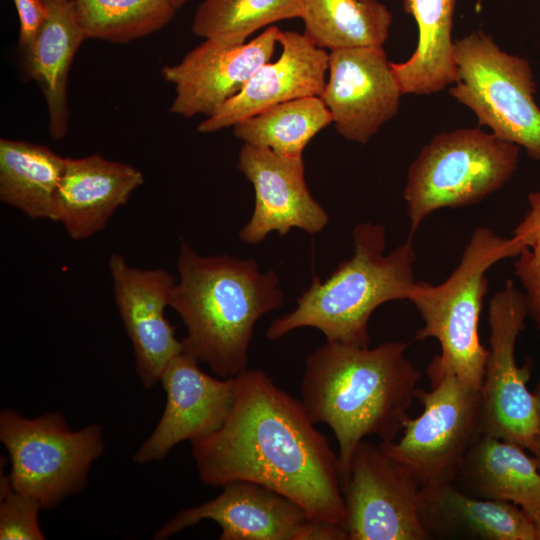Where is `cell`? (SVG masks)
<instances>
[{
  "label": "cell",
  "mask_w": 540,
  "mask_h": 540,
  "mask_svg": "<svg viewBox=\"0 0 540 540\" xmlns=\"http://www.w3.org/2000/svg\"><path fill=\"white\" fill-rule=\"evenodd\" d=\"M235 383L222 427L190 442L201 481L212 487L255 482L290 498L315 519L343 525L338 457L301 400L259 369L244 370Z\"/></svg>",
  "instance_id": "1"
},
{
  "label": "cell",
  "mask_w": 540,
  "mask_h": 540,
  "mask_svg": "<svg viewBox=\"0 0 540 540\" xmlns=\"http://www.w3.org/2000/svg\"><path fill=\"white\" fill-rule=\"evenodd\" d=\"M407 348L403 341L374 348L326 342L305 359L301 402L315 424L335 434L342 487L366 436L392 442L403 430L421 378Z\"/></svg>",
  "instance_id": "2"
},
{
  "label": "cell",
  "mask_w": 540,
  "mask_h": 540,
  "mask_svg": "<svg viewBox=\"0 0 540 540\" xmlns=\"http://www.w3.org/2000/svg\"><path fill=\"white\" fill-rule=\"evenodd\" d=\"M177 268L170 307L186 327L184 351L217 376L235 377L247 369L257 320L283 304L278 275L262 273L254 260L201 256L185 242Z\"/></svg>",
  "instance_id": "3"
},
{
  "label": "cell",
  "mask_w": 540,
  "mask_h": 540,
  "mask_svg": "<svg viewBox=\"0 0 540 540\" xmlns=\"http://www.w3.org/2000/svg\"><path fill=\"white\" fill-rule=\"evenodd\" d=\"M385 228L370 222L353 229V256L342 261L324 281L314 277L311 286L290 313L277 318L266 332L277 340L302 327L320 330L326 342L369 346L368 323L382 304L407 300L416 283L414 235L384 254Z\"/></svg>",
  "instance_id": "4"
},
{
  "label": "cell",
  "mask_w": 540,
  "mask_h": 540,
  "mask_svg": "<svg viewBox=\"0 0 540 540\" xmlns=\"http://www.w3.org/2000/svg\"><path fill=\"white\" fill-rule=\"evenodd\" d=\"M520 250L513 236L501 237L489 227H478L451 275L438 285L416 281L408 299L423 321L415 340L437 339L441 353L433 359L476 389L481 388L488 353L479 338L486 273L498 261L517 257Z\"/></svg>",
  "instance_id": "5"
},
{
  "label": "cell",
  "mask_w": 540,
  "mask_h": 540,
  "mask_svg": "<svg viewBox=\"0 0 540 540\" xmlns=\"http://www.w3.org/2000/svg\"><path fill=\"white\" fill-rule=\"evenodd\" d=\"M519 152L518 145L479 128L435 135L407 172L410 234L436 210L473 205L502 188L517 169Z\"/></svg>",
  "instance_id": "6"
},
{
  "label": "cell",
  "mask_w": 540,
  "mask_h": 540,
  "mask_svg": "<svg viewBox=\"0 0 540 540\" xmlns=\"http://www.w3.org/2000/svg\"><path fill=\"white\" fill-rule=\"evenodd\" d=\"M458 78L451 96L468 107L479 125L540 161V108L529 62L509 54L482 30L455 41Z\"/></svg>",
  "instance_id": "7"
},
{
  "label": "cell",
  "mask_w": 540,
  "mask_h": 540,
  "mask_svg": "<svg viewBox=\"0 0 540 540\" xmlns=\"http://www.w3.org/2000/svg\"><path fill=\"white\" fill-rule=\"evenodd\" d=\"M0 440L10 456L12 488L37 500L42 509L79 493L92 463L105 449L100 424L73 431L60 412L26 418L4 409Z\"/></svg>",
  "instance_id": "8"
},
{
  "label": "cell",
  "mask_w": 540,
  "mask_h": 540,
  "mask_svg": "<svg viewBox=\"0 0 540 540\" xmlns=\"http://www.w3.org/2000/svg\"><path fill=\"white\" fill-rule=\"evenodd\" d=\"M430 389H417L422 405L408 417L399 440L381 442V449L402 463L422 487L453 482L459 465L481 435V393L434 359L427 368Z\"/></svg>",
  "instance_id": "9"
},
{
  "label": "cell",
  "mask_w": 540,
  "mask_h": 540,
  "mask_svg": "<svg viewBox=\"0 0 540 540\" xmlns=\"http://www.w3.org/2000/svg\"><path fill=\"white\" fill-rule=\"evenodd\" d=\"M527 317L523 291L507 279L488 306L490 337L480 388V431L531 452L538 436L534 398L527 387L532 362L527 359L520 367L515 358Z\"/></svg>",
  "instance_id": "10"
},
{
  "label": "cell",
  "mask_w": 540,
  "mask_h": 540,
  "mask_svg": "<svg viewBox=\"0 0 540 540\" xmlns=\"http://www.w3.org/2000/svg\"><path fill=\"white\" fill-rule=\"evenodd\" d=\"M214 499L179 511L159 528L164 540L200 521L221 527L220 540H347L342 524L311 517L290 498L264 485L230 481Z\"/></svg>",
  "instance_id": "11"
},
{
  "label": "cell",
  "mask_w": 540,
  "mask_h": 540,
  "mask_svg": "<svg viewBox=\"0 0 540 540\" xmlns=\"http://www.w3.org/2000/svg\"><path fill=\"white\" fill-rule=\"evenodd\" d=\"M421 489L407 467L362 440L342 487L348 540H428L418 516Z\"/></svg>",
  "instance_id": "12"
},
{
  "label": "cell",
  "mask_w": 540,
  "mask_h": 540,
  "mask_svg": "<svg viewBox=\"0 0 540 540\" xmlns=\"http://www.w3.org/2000/svg\"><path fill=\"white\" fill-rule=\"evenodd\" d=\"M115 305L133 347L136 373L149 389L168 363L184 351L165 316L176 278L164 269L131 266L114 253L108 260Z\"/></svg>",
  "instance_id": "13"
},
{
  "label": "cell",
  "mask_w": 540,
  "mask_h": 540,
  "mask_svg": "<svg viewBox=\"0 0 540 540\" xmlns=\"http://www.w3.org/2000/svg\"><path fill=\"white\" fill-rule=\"evenodd\" d=\"M328 79L321 95L337 132L367 143L399 110L402 94L383 47L329 53Z\"/></svg>",
  "instance_id": "14"
},
{
  "label": "cell",
  "mask_w": 540,
  "mask_h": 540,
  "mask_svg": "<svg viewBox=\"0 0 540 540\" xmlns=\"http://www.w3.org/2000/svg\"><path fill=\"white\" fill-rule=\"evenodd\" d=\"M198 362L183 351L166 366L160 378L165 408L154 431L133 455L135 463L162 460L178 443L206 437L225 423L235 399V377H212Z\"/></svg>",
  "instance_id": "15"
},
{
  "label": "cell",
  "mask_w": 540,
  "mask_h": 540,
  "mask_svg": "<svg viewBox=\"0 0 540 540\" xmlns=\"http://www.w3.org/2000/svg\"><path fill=\"white\" fill-rule=\"evenodd\" d=\"M280 31L269 26L249 42L236 45L205 39L178 64L164 66L162 76L176 91L170 111L186 118L213 115L271 60Z\"/></svg>",
  "instance_id": "16"
},
{
  "label": "cell",
  "mask_w": 540,
  "mask_h": 540,
  "mask_svg": "<svg viewBox=\"0 0 540 540\" xmlns=\"http://www.w3.org/2000/svg\"><path fill=\"white\" fill-rule=\"evenodd\" d=\"M237 168L255 192L252 216L239 231L243 242L256 244L271 232L285 235L292 228L316 234L327 225V212L307 187L302 157H283L268 148L244 143Z\"/></svg>",
  "instance_id": "17"
},
{
  "label": "cell",
  "mask_w": 540,
  "mask_h": 540,
  "mask_svg": "<svg viewBox=\"0 0 540 540\" xmlns=\"http://www.w3.org/2000/svg\"><path fill=\"white\" fill-rule=\"evenodd\" d=\"M282 51L275 62L259 67L244 87L197 127L201 133L233 127L269 107L290 100L322 95L329 53L304 33L280 31Z\"/></svg>",
  "instance_id": "18"
},
{
  "label": "cell",
  "mask_w": 540,
  "mask_h": 540,
  "mask_svg": "<svg viewBox=\"0 0 540 540\" xmlns=\"http://www.w3.org/2000/svg\"><path fill=\"white\" fill-rule=\"evenodd\" d=\"M143 182L135 167L100 154L66 157L55 195L54 222L73 240L87 239L106 227Z\"/></svg>",
  "instance_id": "19"
},
{
  "label": "cell",
  "mask_w": 540,
  "mask_h": 540,
  "mask_svg": "<svg viewBox=\"0 0 540 540\" xmlns=\"http://www.w3.org/2000/svg\"><path fill=\"white\" fill-rule=\"evenodd\" d=\"M418 516L429 539L538 540L533 521L518 506L472 496L453 482L422 487Z\"/></svg>",
  "instance_id": "20"
},
{
  "label": "cell",
  "mask_w": 540,
  "mask_h": 540,
  "mask_svg": "<svg viewBox=\"0 0 540 540\" xmlns=\"http://www.w3.org/2000/svg\"><path fill=\"white\" fill-rule=\"evenodd\" d=\"M453 483L472 496L515 504L533 521L540 540V469L524 447L481 434L466 451Z\"/></svg>",
  "instance_id": "21"
},
{
  "label": "cell",
  "mask_w": 540,
  "mask_h": 540,
  "mask_svg": "<svg viewBox=\"0 0 540 540\" xmlns=\"http://www.w3.org/2000/svg\"><path fill=\"white\" fill-rule=\"evenodd\" d=\"M48 14L30 47L22 52L27 76L46 102L49 132L61 140L68 131V76L74 56L86 39L75 16L74 0H44Z\"/></svg>",
  "instance_id": "22"
},
{
  "label": "cell",
  "mask_w": 540,
  "mask_h": 540,
  "mask_svg": "<svg viewBox=\"0 0 540 540\" xmlns=\"http://www.w3.org/2000/svg\"><path fill=\"white\" fill-rule=\"evenodd\" d=\"M418 27L417 47L401 63L391 62L402 94L429 95L457 81L452 40L456 0H403Z\"/></svg>",
  "instance_id": "23"
},
{
  "label": "cell",
  "mask_w": 540,
  "mask_h": 540,
  "mask_svg": "<svg viewBox=\"0 0 540 540\" xmlns=\"http://www.w3.org/2000/svg\"><path fill=\"white\" fill-rule=\"evenodd\" d=\"M66 157L44 145L0 140V200L31 219L54 221V203Z\"/></svg>",
  "instance_id": "24"
},
{
  "label": "cell",
  "mask_w": 540,
  "mask_h": 540,
  "mask_svg": "<svg viewBox=\"0 0 540 540\" xmlns=\"http://www.w3.org/2000/svg\"><path fill=\"white\" fill-rule=\"evenodd\" d=\"M304 34L331 51L383 47L392 14L378 0H303Z\"/></svg>",
  "instance_id": "25"
},
{
  "label": "cell",
  "mask_w": 540,
  "mask_h": 540,
  "mask_svg": "<svg viewBox=\"0 0 540 540\" xmlns=\"http://www.w3.org/2000/svg\"><path fill=\"white\" fill-rule=\"evenodd\" d=\"M332 123L320 96H309L269 107L233 126L246 144L265 147L283 157H302L311 139Z\"/></svg>",
  "instance_id": "26"
},
{
  "label": "cell",
  "mask_w": 540,
  "mask_h": 540,
  "mask_svg": "<svg viewBox=\"0 0 540 540\" xmlns=\"http://www.w3.org/2000/svg\"><path fill=\"white\" fill-rule=\"evenodd\" d=\"M74 10L86 39L125 44L163 28L177 8L173 0H74Z\"/></svg>",
  "instance_id": "27"
},
{
  "label": "cell",
  "mask_w": 540,
  "mask_h": 540,
  "mask_svg": "<svg viewBox=\"0 0 540 540\" xmlns=\"http://www.w3.org/2000/svg\"><path fill=\"white\" fill-rule=\"evenodd\" d=\"M303 0H204L192 30L207 40L236 45L274 22L300 18Z\"/></svg>",
  "instance_id": "28"
},
{
  "label": "cell",
  "mask_w": 540,
  "mask_h": 540,
  "mask_svg": "<svg viewBox=\"0 0 540 540\" xmlns=\"http://www.w3.org/2000/svg\"><path fill=\"white\" fill-rule=\"evenodd\" d=\"M528 204L513 232L521 247L514 274L523 287L528 317L540 332V188L528 195Z\"/></svg>",
  "instance_id": "29"
},
{
  "label": "cell",
  "mask_w": 540,
  "mask_h": 540,
  "mask_svg": "<svg viewBox=\"0 0 540 540\" xmlns=\"http://www.w3.org/2000/svg\"><path fill=\"white\" fill-rule=\"evenodd\" d=\"M0 539L43 540L45 536L38 523L40 503L32 497L15 491L8 475L0 481Z\"/></svg>",
  "instance_id": "30"
},
{
  "label": "cell",
  "mask_w": 540,
  "mask_h": 540,
  "mask_svg": "<svg viewBox=\"0 0 540 540\" xmlns=\"http://www.w3.org/2000/svg\"><path fill=\"white\" fill-rule=\"evenodd\" d=\"M19 18V47L27 50L45 21L48 8L44 0H13Z\"/></svg>",
  "instance_id": "31"
},
{
  "label": "cell",
  "mask_w": 540,
  "mask_h": 540,
  "mask_svg": "<svg viewBox=\"0 0 540 540\" xmlns=\"http://www.w3.org/2000/svg\"><path fill=\"white\" fill-rule=\"evenodd\" d=\"M534 403H535V409H536V416H537V426H538V436L540 437V379L535 387V389L532 392Z\"/></svg>",
  "instance_id": "32"
},
{
  "label": "cell",
  "mask_w": 540,
  "mask_h": 540,
  "mask_svg": "<svg viewBox=\"0 0 540 540\" xmlns=\"http://www.w3.org/2000/svg\"><path fill=\"white\" fill-rule=\"evenodd\" d=\"M531 453L535 457L538 467L540 469V437L536 438V441H535V444Z\"/></svg>",
  "instance_id": "33"
},
{
  "label": "cell",
  "mask_w": 540,
  "mask_h": 540,
  "mask_svg": "<svg viewBox=\"0 0 540 540\" xmlns=\"http://www.w3.org/2000/svg\"><path fill=\"white\" fill-rule=\"evenodd\" d=\"M186 1H188V0H173V3L175 5V7L178 9L182 5H184L186 3Z\"/></svg>",
  "instance_id": "34"
}]
</instances>
